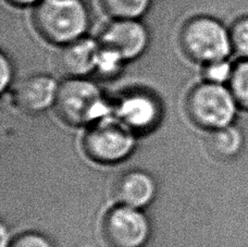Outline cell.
<instances>
[{
  "label": "cell",
  "instance_id": "cell-1",
  "mask_svg": "<svg viewBox=\"0 0 248 247\" xmlns=\"http://www.w3.org/2000/svg\"><path fill=\"white\" fill-rule=\"evenodd\" d=\"M32 9L34 31L58 48L86 36L91 28V11L84 0H42Z\"/></svg>",
  "mask_w": 248,
  "mask_h": 247
},
{
  "label": "cell",
  "instance_id": "cell-2",
  "mask_svg": "<svg viewBox=\"0 0 248 247\" xmlns=\"http://www.w3.org/2000/svg\"><path fill=\"white\" fill-rule=\"evenodd\" d=\"M178 44L185 58L201 67L233 56L229 25L210 15L185 20L179 30Z\"/></svg>",
  "mask_w": 248,
  "mask_h": 247
},
{
  "label": "cell",
  "instance_id": "cell-3",
  "mask_svg": "<svg viewBox=\"0 0 248 247\" xmlns=\"http://www.w3.org/2000/svg\"><path fill=\"white\" fill-rule=\"evenodd\" d=\"M54 107L62 120L73 126L99 121L108 112L100 88L87 77H65L59 83Z\"/></svg>",
  "mask_w": 248,
  "mask_h": 247
},
{
  "label": "cell",
  "instance_id": "cell-4",
  "mask_svg": "<svg viewBox=\"0 0 248 247\" xmlns=\"http://www.w3.org/2000/svg\"><path fill=\"white\" fill-rule=\"evenodd\" d=\"M240 108L228 85L203 81L190 88L185 110L190 121L207 130L231 125Z\"/></svg>",
  "mask_w": 248,
  "mask_h": 247
},
{
  "label": "cell",
  "instance_id": "cell-5",
  "mask_svg": "<svg viewBox=\"0 0 248 247\" xmlns=\"http://www.w3.org/2000/svg\"><path fill=\"white\" fill-rule=\"evenodd\" d=\"M134 147L133 132L116 117H105L91 126L83 139V148L92 160L111 165L123 160Z\"/></svg>",
  "mask_w": 248,
  "mask_h": 247
},
{
  "label": "cell",
  "instance_id": "cell-6",
  "mask_svg": "<svg viewBox=\"0 0 248 247\" xmlns=\"http://www.w3.org/2000/svg\"><path fill=\"white\" fill-rule=\"evenodd\" d=\"M97 39L101 46L117 51L128 63L148 49L150 34L141 19H110L99 31Z\"/></svg>",
  "mask_w": 248,
  "mask_h": 247
},
{
  "label": "cell",
  "instance_id": "cell-7",
  "mask_svg": "<svg viewBox=\"0 0 248 247\" xmlns=\"http://www.w3.org/2000/svg\"><path fill=\"white\" fill-rule=\"evenodd\" d=\"M147 218L140 209L119 205L109 210L103 221V233L110 247H141L149 237Z\"/></svg>",
  "mask_w": 248,
  "mask_h": 247
},
{
  "label": "cell",
  "instance_id": "cell-8",
  "mask_svg": "<svg viewBox=\"0 0 248 247\" xmlns=\"http://www.w3.org/2000/svg\"><path fill=\"white\" fill-rule=\"evenodd\" d=\"M161 112L160 101L147 90L124 93L114 108L116 118L133 133H144L154 129L160 120Z\"/></svg>",
  "mask_w": 248,
  "mask_h": 247
},
{
  "label": "cell",
  "instance_id": "cell-9",
  "mask_svg": "<svg viewBox=\"0 0 248 247\" xmlns=\"http://www.w3.org/2000/svg\"><path fill=\"white\" fill-rule=\"evenodd\" d=\"M100 44L97 37H81L59 48L56 63L64 77H87L95 73Z\"/></svg>",
  "mask_w": 248,
  "mask_h": 247
},
{
  "label": "cell",
  "instance_id": "cell-10",
  "mask_svg": "<svg viewBox=\"0 0 248 247\" xmlns=\"http://www.w3.org/2000/svg\"><path fill=\"white\" fill-rule=\"evenodd\" d=\"M58 87L59 83L49 74H33L21 80L13 88V103L25 112L44 111L55 105Z\"/></svg>",
  "mask_w": 248,
  "mask_h": 247
},
{
  "label": "cell",
  "instance_id": "cell-11",
  "mask_svg": "<svg viewBox=\"0 0 248 247\" xmlns=\"http://www.w3.org/2000/svg\"><path fill=\"white\" fill-rule=\"evenodd\" d=\"M156 186L152 176L141 171H130L117 180L113 195L120 205L140 209L148 205L155 196Z\"/></svg>",
  "mask_w": 248,
  "mask_h": 247
},
{
  "label": "cell",
  "instance_id": "cell-12",
  "mask_svg": "<svg viewBox=\"0 0 248 247\" xmlns=\"http://www.w3.org/2000/svg\"><path fill=\"white\" fill-rule=\"evenodd\" d=\"M243 145L241 132L235 126L228 125L211 130L207 138V146L216 157L228 159L236 156Z\"/></svg>",
  "mask_w": 248,
  "mask_h": 247
},
{
  "label": "cell",
  "instance_id": "cell-13",
  "mask_svg": "<svg viewBox=\"0 0 248 247\" xmlns=\"http://www.w3.org/2000/svg\"><path fill=\"white\" fill-rule=\"evenodd\" d=\"M98 3L109 19H143L153 0H98Z\"/></svg>",
  "mask_w": 248,
  "mask_h": 247
},
{
  "label": "cell",
  "instance_id": "cell-14",
  "mask_svg": "<svg viewBox=\"0 0 248 247\" xmlns=\"http://www.w3.org/2000/svg\"><path fill=\"white\" fill-rule=\"evenodd\" d=\"M228 86L240 108L248 110V59H235Z\"/></svg>",
  "mask_w": 248,
  "mask_h": 247
},
{
  "label": "cell",
  "instance_id": "cell-15",
  "mask_svg": "<svg viewBox=\"0 0 248 247\" xmlns=\"http://www.w3.org/2000/svg\"><path fill=\"white\" fill-rule=\"evenodd\" d=\"M125 64L127 62L117 51L100 45L94 74L101 78H113L123 71Z\"/></svg>",
  "mask_w": 248,
  "mask_h": 247
},
{
  "label": "cell",
  "instance_id": "cell-16",
  "mask_svg": "<svg viewBox=\"0 0 248 247\" xmlns=\"http://www.w3.org/2000/svg\"><path fill=\"white\" fill-rule=\"evenodd\" d=\"M228 25L233 56L236 59H248V15L235 17Z\"/></svg>",
  "mask_w": 248,
  "mask_h": 247
},
{
  "label": "cell",
  "instance_id": "cell-17",
  "mask_svg": "<svg viewBox=\"0 0 248 247\" xmlns=\"http://www.w3.org/2000/svg\"><path fill=\"white\" fill-rule=\"evenodd\" d=\"M234 61L225 59L211 62L202 67V80L216 84L228 85L230 78L232 77Z\"/></svg>",
  "mask_w": 248,
  "mask_h": 247
},
{
  "label": "cell",
  "instance_id": "cell-18",
  "mask_svg": "<svg viewBox=\"0 0 248 247\" xmlns=\"http://www.w3.org/2000/svg\"><path fill=\"white\" fill-rule=\"evenodd\" d=\"M0 70H1V77H0V91L6 92L11 86L15 77V65L6 52L2 51L0 55Z\"/></svg>",
  "mask_w": 248,
  "mask_h": 247
},
{
  "label": "cell",
  "instance_id": "cell-19",
  "mask_svg": "<svg viewBox=\"0 0 248 247\" xmlns=\"http://www.w3.org/2000/svg\"><path fill=\"white\" fill-rule=\"evenodd\" d=\"M8 247H52L50 242L45 236L37 233H25L15 241H12Z\"/></svg>",
  "mask_w": 248,
  "mask_h": 247
},
{
  "label": "cell",
  "instance_id": "cell-20",
  "mask_svg": "<svg viewBox=\"0 0 248 247\" xmlns=\"http://www.w3.org/2000/svg\"><path fill=\"white\" fill-rule=\"evenodd\" d=\"M8 4L16 8H34L42 0H4Z\"/></svg>",
  "mask_w": 248,
  "mask_h": 247
},
{
  "label": "cell",
  "instance_id": "cell-21",
  "mask_svg": "<svg viewBox=\"0 0 248 247\" xmlns=\"http://www.w3.org/2000/svg\"><path fill=\"white\" fill-rule=\"evenodd\" d=\"M7 242L9 243L7 231H6V229H4V227H2L1 228V247H8Z\"/></svg>",
  "mask_w": 248,
  "mask_h": 247
}]
</instances>
